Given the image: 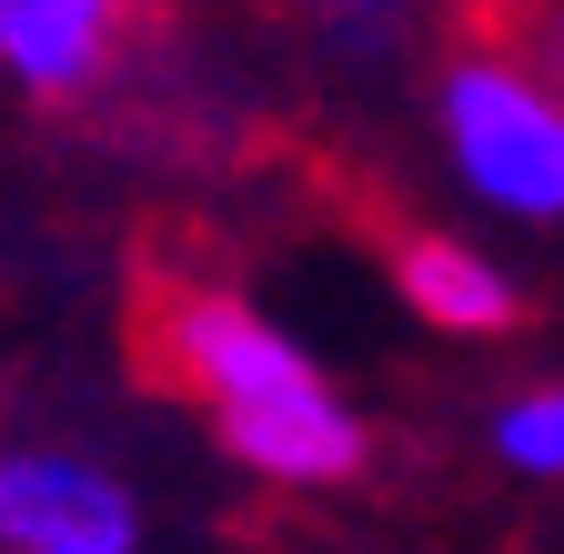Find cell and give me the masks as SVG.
<instances>
[{"mask_svg":"<svg viewBox=\"0 0 564 554\" xmlns=\"http://www.w3.org/2000/svg\"><path fill=\"white\" fill-rule=\"evenodd\" d=\"M293 11H303V31L333 61H352V72H383L413 41V0H293Z\"/></svg>","mask_w":564,"mask_h":554,"instance_id":"obj_7","label":"cell"},{"mask_svg":"<svg viewBox=\"0 0 564 554\" xmlns=\"http://www.w3.org/2000/svg\"><path fill=\"white\" fill-rule=\"evenodd\" d=\"M514 41L544 61V72L564 82V0H524V21H514Z\"/></svg>","mask_w":564,"mask_h":554,"instance_id":"obj_8","label":"cell"},{"mask_svg":"<svg viewBox=\"0 0 564 554\" xmlns=\"http://www.w3.org/2000/svg\"><path fill=\"white\" fill-rule=\"evenodd\" d=\"M131 51V0H0V82L21 101H91Z\"/></svg>","mask_w":564,"mask_h":554,"instance_id":"obj_4","label":"cell"},{"mask_svg":"<svg viewBox=\"0 0 564 554\" xmlns=\"http://www.w3.org/2000/svg\"><path fill=\"white\" fill-rule=\"evenodd\" d=\"M484 444H494V464H505L514 484H564V373L514 383L484 413Z\"/></svg>","mask_w":564,"mask_h":554,"instance_id":"obj_6","label":"cell"},{"mask_svg":"<svg viewBox=\"0 0 564 554\" xmlns=\"http://www.w3.org/2000/svg\"><path fill=\"white\" fill-rule=\"evenodd\" d=\"M152 363L182 383L212 444L282 495H333L373 464L364 403L323 373V354L223 283H172L152 303Z\"/></svg>","mask_w":564,"mask_h":554,"instance_id":"obj_1","label":"cell"},{"mask_svg":"<svg viewBox=\"0 0 564 554\" xmlns=\"http://www.w3.org/2000/svg\"><path fill=\"white\" fill-rule=\"evenodd\" d=\"M393 283H403V303L423 323L454 333V343H505V333H524V283L494 252H474L464 232H413L403 262H393Z\"/></svg>","mask_w":564,"mask_h":554,"instance_id":"obj_5","label":"cell"},{"mask_svg":"<svg viewBox=\"0 0 564 554\" xmlns=\"http://www.w3.org/2000/svg\"><path fill=\"white\" fill-rule=\"evenodd\" d=\"M434 152L454 192L494 222H564V82L514 41L484 31L434 61Z\"/></svg>","mask_w":564,"mask_h":554,"instance_id":"obj_2","label":"cell"},{"mask_svg":"<svg viewBox=\"0 0 564 554\" xmlns=\"http://www.w3.org/2000/svg\"><path fill=\"white\" fill-rule=\"evenodd\" d=\"M131 474L70 434H0V554H141Z\"/></svg>","mask_w":564,"mask_h":554,"instance_id":"obj_3","label":"cell"}]
</instances>
